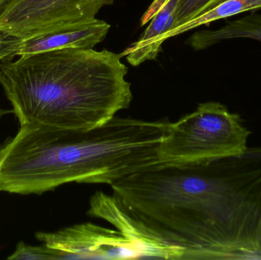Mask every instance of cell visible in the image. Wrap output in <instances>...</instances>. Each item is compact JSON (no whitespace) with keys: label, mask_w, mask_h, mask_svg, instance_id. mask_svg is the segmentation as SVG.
I'll return each instance as SVG.
<instances>
[{"label":"cell","mask_w":261,"mask_h":260,"mask_svg":"<svg viewBox=\"0 0 261 260\" xmlns=\"http://www.w3.org/2000/svg\"><path fill=\"white\" fill-rule=\"evenodd\" d=\"M113 195L182 260L261 259V147L118 180Z\"/></svg>","instance_id":"6da1fadb"},{"label":"cell","mask_w":261,"mask_h":260,"mask_svg":"<svg viewBox=\"0 0 261 260\" xmlns=\"http://www.w3.org/2000/svg\"><path fill=\"white\" fill-rule=\"evenodd\" d=\"M170 124L116 115L91 129L20 125L0 147V192L41 195L67 183L112 186L159 163Z\"/></svg>","instance_id":"7a4b0ae2"},{"label":"cell","mask_w":261,"mask_h":260,"mask_svg":"<svg viewBox=\"0 0 261 260\" xmlns=\"http://www.w3.org/2000/svg\"><path fill=\"white\" fill-rule=\"evenodd\" d=\"M121 54L67 47L0 64V85L20 125L91 129L132 103Z\"/></svg>","instance_id":"3957f363"},{"label":"cell","mask_w":261,"mask_h":260,"mask_svg":"<svg viewBox=\"0 0 261 260\" xmlns=\"http://www.w3.org/2000/svg\"><path fill=\"white\" fill-rule=\"evenodd\" d=\"M251 131L240 115L220 102L199 104L196 110L170 124L158 149L159 163L186 164L242 154Z\"/></svg>","instance_id":"277c9868"},{"label":"cell","mask_w":261,"mask_h":260,"mask_svg":"<svg viewBox=\"0 0 261 260\" xmlns=\"http://www.w3.org/2000/svg\"><path fill=\"white\" fill-rule=\"evenodd\" d=\"M115 0H8L0 30L20 38L38 36L96 18Z\"/></svg>","instance_id":"5b68a950"},{"label":"cell","mask_w":261,"mask_h":260,"mask_svg":"<svg viewBox=\"0 0 261 260\" xmlns=\"http://www.w3.org/2000/svg\"><path fill=\"white\" fill-rule=\"evenodd\" d=\"M35 238L58 259L142 258L141 252L119 230L92 223L74 224L55 232H37Z\"/></svg>","instance_id":"8992f818"},{"label":"cell","mask_w":261,"mask_h":260,"mask_svg":"<svg viewBox=\"0 0 261 260\" xmlns=\"http://www.w3.org/2000/svg\"><path fill=\"white\" fill-rule=\"evenodd\" d=\"M87 215L113 224L138 247L142 258L181 260V255L176 249L113 194L107 195L102 191L95 192L90 198Z\"/></svg>","instance_id":"52a82bcc"},{"label":"cell","mask_w":261,"mask_h":260,"mask_svg":"<svg viewBox=\"0 0 261 260\" xmlns=\"http://www.w3.org/2000/svg\"><path fill=\"white\" fill-rule=\"evenodd\" d=\"M110 27L107 21L96 18L30 38H20L0 30V64L13 61L16 56L56 49L94 48L105 39Z\"/></svg>","instance_id":"ba28073f"},{"label":"cell","mask_w":261,"mask_h":260,"mask_svg":"<svg viewBox=\"0 0 261 260\" xmlns=\"http://www.w3.org/2000/svg\"><path fill=\"white\" fill-rule=\"evenodd\" d=\"M179 0H170L150 20L141 38L120 53L133 67L158 57L162 50V37L174 26Z\"/></svg>","instance_id":"9c48e42d"},{"label":"cell","mask_w":261,"mask_h":260,"mask_svg":"<svg viewBox=\"0 0 261 260\" xmlns=\"http://www.w3.org/2000/svg\"><path fill=\"white\" fill-rule=\"evenodd\" d=\"M251 39L261 43V14L253 11L249 15L234 20H227L216 30L195 32L186 44L195 50H206L222 41L233 39Z\"/></svg>","instance_id":"30bf717a"},{"label":"cell","mask_w":261,"mask_h":260,"mask_svg":"<svg viewBox=\"0 0 261 260\" xmlns=\"http://www.w3.org/2000/svg\"><path fill=\"white\" fill-rule=\"evenodd\" d=\"M261 9V0H226L202 15L166 32L162 41L193 30L202 25H208L214 21L228 19L244 12Z\"/></svg>","instance_id":"8fae6325"},{"label":"cell","mask_w":261,"mask_h":260,"mask_svg":"<svg viewBox=\"0 0 261 260\" xmlns=\"http://www.w3.org/2000/svg\"><path fill=\"white\" fill-rule=\"evenodd\" d=\"M226 0H179L173 28L202 15Z\"/></svg>","instance_id":"7c38bea8"},{"label":"cell","mask_w":261,"mask_h":260,"mask_svg":"<svg viewBox=\"0 0 261 260\" xmlns=\"http://www.w3.org/2000/svg\"><path fill=\"white\" fill-rule=\"evenodd\" d=\"M9 260H55L58 255L55 250L44 244L40 246L28 245L20 241L16 244L15 251L8 257Z\"/></svg>","instance_id":"4fadbf2b"},{"label":"cell","mask_w":261,"mask_h":260,"mask_svg":"<svg viewBox=\"0 0 261 260\" xmlns=\"http://www.w3.org/2000/svg\"><path fill=\"white\" fill-rule=\"evenodd\" d=\"M8 0H0V10L3 9V6L7 3Z\"/></svg>","instance_id":"5bb4252c"},{"label":"cell","mask_w":261,"mask_h":260,"mask_svg":"<svg viewBox=\"0 0 261 260\" xmlns=\"http://www.w3.org/2000/svg\"><path fill=\"white\" fill-rule=\"evenodd\" d=\"M6 112V111H5L4 110L2 109L1 107H0V119H1V118L4 115L5 113Z\"/></svg>","instance_id":"9a60e30c"}]
</instances>
